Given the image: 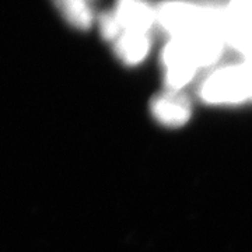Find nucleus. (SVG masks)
I'll return each instance as SVG.
<instances>
[{
  "label": "nucleus",
  "instance_id": "39448f33",
  "mask_svg": "<svg viewBox=\"0 0 252 252\" xmlns=\"http://www.w3.org/2000/svg\"><path fill=\"white\" fill-rule=\"evenodd\" d=\"M152 49V32L143 31H122L114 41V52L122 63L136 66L142 63Z\"/></svg>",
  "mask_w": 252,
  "mask_h": 252
},
{
  "label": "nucleus",
  "instance_id": "1a4fd4ad",
  "mask_svg": "<svg viewBox=\"0 0 252 252\" xmlns=\"http://www.w3.org/2000/svg\"><path fill=\"white\" fill-rule=\"evenodd\" d=\"M247 1H250V0H230V7H234V6H240V4H244V3H247Z\"/></svg>",
  "mask_w": 252,
  "mask_h": 252
},
{
  "label": "nucleus",
  "instance_id": "0eeeda50",
  "mask_svg": "<svg viewBox=\"0 0 252 252\" xmlns=\"http://www.w3.org/2000/svg\"><path fill=\"white\" fill-rule=\"evenodd\" d=\"M98 27L101 36L109 42H114L122 32V27L118 21L114 10H108V11H104L99 14Z\"/></svg>",
  "mask_w": 252,
  "mask_h": 252
},
{
  "label": "nucleus",
  "instance_id": "423d86ee",
  "mask_svg": "<svg viewBox=\"0 0 252 252\" xmlns=\"http://www.w3.org/2000/svg\"><path fill=\"white\" fill-rule=\"evenodd\" d=\"M63 20L79 31H89L94 23V13L89 0H51Z\"/></svg>",
  "mask_w": 252,
  "mask_h": 252
},
{
  "label": "nucleus",
  "instance_id": "f03ea898",
  "mask_svg": "<svg viewBox=\"0 0 252 252\" xmlns=\"http://www.w3.org/2000/svg\"><path fill=\"white\" fill-rule=\"evenodd\" d=\"M161 63L165 90L182 91L199 69L195 56L182 39H170L165 44L162 48Z\"/></svg>",
  "mask_w": 252,
  "mask_h": 252
},
{
  "label": "nucleus",
  "instance_id": "20e7f679",
  "mask_svg": "<svg viewBox=\"0 0 252 252\" xmlns=\"http://www.w3.org/2000/svg\"><path fill=\"white\" fill-rule=\"evenodd\" d=\"M114 13L122 31L152 32L157 24V10L147 0H117Z\"/></svg>",
  "mask_w": 252,
  "mask_h": 252
},
{
  "label": "nucleus",
  "instance_id": "f257e3e1",
  "mask_svg": "<svg viewBox=\"0 0 252 252\" xmlns=\"http://www.w3.org/2000/svg\"><path fill=\"white\" fill-rule=\"evenodd\" d=\"M199 97L210 105H238L251 99V83L245 63L223 66L210 73L200 84Z\"/></svg>",
  "mask_w": 252,
  "mask_h": 252
},
{
  "label": "nucleus",
  "instance_id": "7ed1b4c3",
  "mask_svg": "<svg viewBox=\"0 0 252 252\" xmlns=\"http://www.w3.org/2000/svg\"><path fill=\"white\" fill-rule=\"evenodd\" d=\"M150 112L160 125L181 127L190 119L192 105L184 91L164 90L153 97L150 102Z\"/></svg>",
  "mask_w": 252,
  "mask_h": 252
},
{
  "label": "nucleus",
  "instance_id": "6e6552de",
  "mask_svg": "<svg viewBox=\"0 0 252 252\" xmlns=\"http://www.w3.org/2000/svg\"><path fill=\"white\" fill-rule=\"evenodd\" d=\"M245 66H247V70H248V74H250V83H251V99H252V59H248L245 61Z\"/></svg>",
  "mask_w": 252,
  "mask_h": 252
}]
</instances>
